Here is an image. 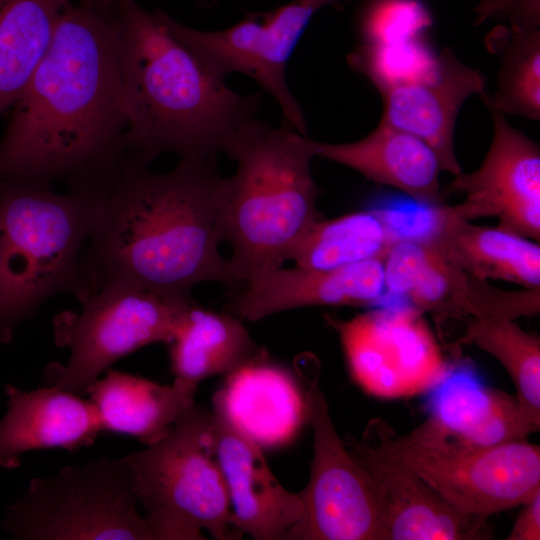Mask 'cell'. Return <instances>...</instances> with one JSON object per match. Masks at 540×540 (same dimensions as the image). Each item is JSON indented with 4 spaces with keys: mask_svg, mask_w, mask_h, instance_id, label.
Here are the masks:
<instances>
[{
    "mask_svg": "<svg viewBox=\"0 0 540 540\" xmlns=\"http://www.w3.org/2000/svg\"><path fill=\"white\" fill-rule=\"evenodd\" d=\"M118 0H80L13 105L0 180L101 192L130 163Z\"/></svg>",
    "mask_w": 540,
    "mask_h": 540,
    "instance_id": "cell-1",
    "label": "cell"
},
{
    "mask_svg": "<svg viewBox=\"0 0 540 540\" xmlns=\"http://www.w3.org/2000/svg\"><path fill=\"white\" fill-rule=\"evenodd\" d=\"M222 178L216 161L179 160L164 173L130 163L97 193L78 300L112 285L182 298L203 282L237 285L219 250Z\"/></svg>",
    "mask_w": 540,
    "mask_h": 540,
    "instance_id": "cell-2",
    "label": "cell"
},
{
    "mask_svg": "<svg viewBox=\"0 0 540 540\" xmlns=\"http://www.w3.org/2000/svg\"><path fill=\"white\" fill-rule=\"evenodd\" d=\"M118 9L129 161H216L257 117L261 95L230 89L136 0H118Z\"/></svg>",
    "mask_w": 540,
    "mask_h": 540,
    "instance_id": "cell-3",
    "label": "cell"
},
{
    "mask_svg": "<svg viewBox=\"0 0 540 540\" xmlns=\"http://www.w3.org/2000/svg\"><path fill=\"white\" fill-rule=\"evenodd\" d=\"M225 154L236 162L222 178L219 220L238 284L282 266L311 226L323 216L311 162L312 139L254 118Z\"/></svg>",
    "mask_w": 540,
    "mask_h": 540,
    "instance_id": "cell-4",
    "label": "cell"
},
{
    "mask_svg": "<svg viewBox=\"0 0 540 540\" xmlns=\"http://www.w3.org/2000/svg\"><path fill=\"white\" fill-rule=\"evenodd\" d=\"M97 192L0 180V339L51 296H77Z\"/></svg>",
    "mask_w": 540,
    "mask_h": 540,
    "instance_id": "cell-5",
    "label": "cell"
},
{
    "mask_svg": "<svg viewBox=\"0 0 540 540\" xmlns=\"http://www.w3.org/2000/svg\"><path fill=\"white\" fill-rule=\"evenodd\" d=\"M362 437L468 514L489 518L540 492V448L526 439L479 445L431 416L404 435L374 418Z\"/></svg>",
    "mask_w": 540,
    "mask_h": 540,
    "instance_id": "cell-6",
    "label": "cell"
},
{
    "mask_svg": "<svg viewBox=\"0 0 540 540\" xmlns=\"http://www.w3.org/2000/svg\"><path fill=\"white\" fill-rule=\"evenodd\" d=\"M156 540L241 538L216 452L213 414L191 407L147 449L123 457Z\"/></svg>",
    "mask_w": 540,
    "mask_h": 540,
    "instance_id": "cell-7",
    "label": "cell"
},
{
    "mask_svg": "<svg viewBox=\"0 0 540 540\" xmlns=\"http://www.w3.org/2000/svg\"><path fill=\"white\" fill-rule=\"evenodd\" d=\"M138 502L124 458L98 457L33 479L7 510L3 528L28 540H156Z\"/></svg>",
    "mask_w": 540,
    "mask_h": 540,
    "instance_id": "cell-8",
    "label": "cell"
},
{
    "mask_svg": "<svg viewBox=\"0 0 540 540\" xmlns=\"http://www.w3.org/2000/svg\"><path fill=\"white\" fill-rule=\"evenodd\" d=\"M191 298L168 296L130 285H112L89 296L80 313L53 321L55 343L70 350L67 364L47 366L49 386L87 392L101 372L121 357L152 343L169 344Z\"/></svg>",
    "mask_w": 540,
    "mask_h": 540,
    "instance_id": "cell-9",
    "label": "cell"
},
{
    "mask_svg": "<svg viewBox=\"0 0 540 540\" xmlns=\"http://www.w3.org/2000/svg\"><path fill=\"white\" fill-rule=\"evenodd\" d=\"M343 0H294L268 12H247L235 25L217 31L186 26L162 10L155 14L216 77L245 74L270 94L289 127L307 136L301 106L286 78L287 63L314 14Z\"/></svg>",
    "mask_w": 540,
    "mask_h": 540,
    "instance_id": "cell-10",
    "label": "cell"
},
{
    "mask_svg": "<svg viewBox=\"0 0 540 540\" xmlns=\"http://www.w3.org/2000/svg\"><path fill=\"white\" fill-rule=\"evenodd\" d=\"M313 459L301 491L304 513L287 540H379L380 512L372 481L338 435L318 385L317 370L302 371Z\"/></svg>",
    "mask_w": 540,
    "mask_h": 540,
    "instance_id": "cell-11",
    "label": "cell"
},
{
    "mask_svg": "<svg viewBox=\"0 0 540 540\" xmlns=\"http://www.w3.org/2000/svg\"><path fill=\"white\" fill-rule=\"evenodd\" d=\"M353 380L368 394L402 398L433 390L452 365L423 313L382 308L333 321Z\"/></svg>",
    "mask_w": 540,
    "mask_h": 540,
    "instance_id": "cell-12",
    "label": "cell"
},
{
    "mask_svg": "<svg viewBox=\"0 0 540 540\" xmlns=\"http://www.w3.org/2000/svg\"><path fill=\"white\" fill-rule=\"evenodd\" d=\"M386 291L421 313L470 320L513 319L540 312V288L506 290L448 263L415 235H402L384 258Z\"/></svg>",
    "mask_w": 540,
    "mask_h": 540,
    "instance_id": "cell-13",
    "label": "cell"
},
{
    "mask_svg": "<svg viewBox=\"0 0 540 540\" xmlns=\"http://www.w3.org/2000/svg\"><path fill=\"white\" fill-rule=\"evenodd\" d=\"M493 137L480 166L454 176L448 190L464 195L453 216L474 221L497 218L500 228L540 241V148L508 122L506 115L487 107Z\"/></svg>",
    "mask_w": 540,
    "mask_h": 540,
    "instance_id": "cell-14",
    "label": "cell"
},
{
    "mask_svg": "<svg viewBox=\"0 0 540 540\" xmlns=\"http://www.w3.org/2000/svg\"><path fill=\"white\" fill-rule=\"evenodd\" d=\"M366 469L378 501L379 540H475L490 536L488 518L465 513L410 469L363 437L344 440Z\"/></svg>",
    "mask_w": 540,
    "mask_h": 540,
    "instance_id": "cell-15",
    "label": "cell"
},
{
    "mask_svg": "<svg viewBox=\"0 0 540 540\" xmlns=\"http://www.w3.org/2000/svg\"><path fill=\"white\" fill-rule=\"evenodd\" d=\"M243 285L226 311L249 321L309 306L370 307L387 292L384 259L334 269L280 266Z\"/></svg>",
    "mask_w": 540,
    "mask_h": 540,
    "instance_id": "cell-16",
    "label": "cell"
},
{
    "mask_svg": "<svg viewBox=\"0 0 540 540\" xmlns=\"http://www.w3.org/2000/svg\"><path fill=\"white\" fill-rule=\"evenodd\" d=\"M217 457L231 506V523L241 535L281 540L303 517L301 492L284 488L261 448L213 411Z\"/></svg>",
    "mask_w": 540,
    "mask_h": 540,
    "instance_id": "cell-17",
    "label": "cell"
},
{
    "mask_svg": "<svg viewBox=\"0 0 540 540\" xmlns=\"http://www.w3.org/2000/svg\"><path fill=\"white\" fill-rule=\"evenodd\" d=\"M485 84L479 70L446 48L438 55L437 68L429 78L381 92V120L428 144L442 170L455 176L462 172L454 147L456 119L465 100L484 92Z\"/></svg>",
    "mask_w": 540,
    "mask_h": 540,
    "instance_id": "cell-18",
    "label": "cell"
},
{
    "mask_svg": "<svg viewBox=\"0 0 540 540\" xmlns=\"http://www.w3.org/2000/svg\"><path fill=\"white\" fill-rule=\"evenodd\" d=\"M213 411L260 448L285 445L307 420L304 388L262 352L227 374Z\"/></svg>",
    "mask_w": 540,
    "mask_h": 540,
    "instance_id": "cell-19",
    "label": "cell"
},
{
    "mask_svg": "<svg viewBox=\"0 0 540 540\" xmlns=\"http://www.w3.org/2000/svg\"><path fill=\"white\" fill-rule=\"evenodd\" d=\"M7 411L0 420V466L12 469L31 450L75 451L92 445L103 432L92 403L54 386L24 391L5 388Z\"/></svg>",
    "mask_w": 540,
    "mask_h": 540,
    "instance_id": "cell-20",
    "label": "cell"
},
{
    "mask_svg": "<svg viewBox=\"0 0 540 540\" xmlns=\"http://www.w3.org/2000/svg\"><path fill=\"white\" fill-rule=\"evenodd\" d=\"M316 157L351 168L367 179L397 189L420 205H443L440 173L433 149L418 137L384 121L366 137L348 143L312 140Z\"/></svg>",
    "mask_w": 540,
    "mask_h": 540,
    "instance_id": "cell-21",
    "label": "cell"
},
{
    "mask_svg": "<svg viewBox=\"0 0 540 540\" xmlns=\"http://www.w3.org/2000/svg\"><path fill=\"white\" fill-rule=\"evenodd\" d=\"M433 223L420 238L438 256L483 280L540 288V244L499 226H483L431 208Z\"/></svg>",
    "mask_w": 540,
    "mask_h": 540,
    "instance_id": "cell-22",
    "label": "cell"
},
{
    "mask_svg": "<svg viewBox=\"0 0 540 540\" xmlns=\"http://www.w3.org/2000/svg\"><path fill=\"white\" fill-rule=\"evenodd\" d=\"M197 385L174 379L160 385L127 373L109 370L87 390L104 431L129 434L151 446L177 419L195 405Z\"/></svg>",
    "mask_w": 540,
    "mask_h": 540,
    "instance_id": "cell-23",
    "label": "cell"
},
{
    "mask_svg": "<svg viewBox=\"0 0 540 540\" xmlns=\"http://www.w3.org/2000/svg\"><path fill=\"white\" fill-rule=\"evenodd\" d=\"M430 416L459 437L479 445L526 439L538 432L515 396L482 384L469 370L453 367L435 387Z\"/></svg>",
    "mask_w": 540,
    "mask_h": 540,
    "instance_id": "cell-24",
    "label": "cell"
},
{
    "mask_svg": "<svg viewBox=\"0 0 540 540\" xmlns=\"http://www.w3.org/2000/svg\"><path fill=\"white\" fill-rule=\"evenodd\" d=\"M242 319L192 302L183 313L170 345L171 371L183 382L228 374L259 352Z\"/></svg>",
    "mask_w": 540,
    "mask_h": 540,
    "instance_id": "cell-25",
    "label": "cell"
},
{
    "mask_svg": "<svg viewBox=\"0 0 540 540\" xmlns=\"http://www.w3.org/2000/svg\"><path fill=\"white\" fill-rule=\"evenodd\" d=\"M71 0H0V115L45 56Z\"/></svg>",
    "mask_w": 540,
    "mask_h": 540,
    "instance_id": "cell-26",
    "label": "cell"
},
{
    "mask_svg": "<svg viewBox=\"0 0 540 540\" xmlns=\"http://www.w3.org/2000/svg\"><path fill=\"white\" fill-rule=\"evenodd\" d=\"M401 235L378 210L322 218L293 248L288 260L302 268L334 269L384 259Z\"/></svg>",
    "mask_w": 540,
    "mask_h": 540,
    "instance_id": "cell-27",
    "label": "cell"
},
{
    "mask_svg": "<svg viewBox=\"0 0 540 540\" xmlns=\"http://www.w3.org/2000/svg\"><path fill=\"white\" fill-rule=\"evenodd\" d=\"M489 53L498 56L496 90L479 96L504 115L540 118V29L498 25L485 38Z\"/></svg>",
    "mask_w": 540,
    "mask_h": 540,
    "instance_id": "cell-28",
    "label": "cell"
},
{
    "mask_svg": "<svg viewBox=\"0 0 540 540\" xmlns=\"http://www.w3.org/2000/svg\"><path fill=\"white\" fill-rule=\"evenodd\" d=\"M463 342L498 360L516 388L524 414L540 426V338L513 319L470 320Z\"/></svg>",
    "mask_w": 540,
    "mask_h": 540,
    "instance_id": "cell-29",
    "label": "cell"
},
{
    "mask_svg": "<svg viewBox=\"0 0 540 540\" xmlns=\"http://www.w3.org/2000/svg\"><path fill=\"white\" fill-rule=\"evenodd\" d=\"M348 62L381 93L429 78L437 68L438 55L418 38L392 44L363 43L349 54Z\"/></svg>",
    "mask_w": 540,
    "mask_h": 540,
    "instance_id": "cell-30",
    "label": "cell"
},
{
    "mask_svg": "<svg viewBox=\"0 0 540 540\" xmlns=\"http://www.w3.org/2000/svg\"><path fill=\"white\" fill-rule=\"evenodd\" d=\"M431 25L420 0H374L363 15L361 33L366 44H392L422 38Z\"/></svg>",
    "mask_w": 540,
    "mask_h": 540,
    "instance_id": "cell-31",
    "label": "cell"
},
{
    "mask_svg": "<svg viewBox=\"0 0 540 540\" xmlns=\"http://www.w3.org/2000/svg\"><path fill=\"white\" fill-rule=\"evenodd\" d=\"M476 22L507 21L510 26L527 30L540 29L539 0H483L475 8Z\"/></svg>",
    "mask_w": 540,
    "mask_h": 540,
    "instance_id": "cell-32",
    "label": "cell"
},
{
    "mask_svg": "<svg viewBox=\"0 0 540 540\" xmlns=\"http://www.w3.org/2000/svg\"><path fill=\"white\" fill-rule=\"evenodd\" d=\"M521 512L515 519L507 540L540 539V492L521 505Z\"/></svg>",
    "mask_w": 540,
    "mask_h": 540,
    "instance_id": "cell-33",
    "label": "cell"
}]
</instances>
